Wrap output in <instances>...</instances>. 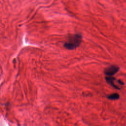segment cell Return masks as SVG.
<instances>
[{
	"instance_id": "obj_2",
	"label": "cell",
	"mask_w": 126,
	"mask_h": 126,
	"mask_svg": "<svg viewBox=\"0 0 126 126\" xmlns=\"http://www.w3.org/2000/svg\"><path fill=\"white\" fill-rule=\"evenodd\" d=\"M119 69V68L117 65H111L106 68L104 69V73L107 76H112L117 73Z\"/></svg>"
},
{
	"instance_id": "obj_3",
	"label": "cell",
	"mask_w": 126,
	"mask_h": 126,
	"mask_svg": "<svg viewBox=\"0 0 126 126\" xmlns=\"http://www.w3.org/2000/svg\"><path fill=\"white\" fill-rule=\"evenodd\" d=\"M105 79L107 82V83L109 84L110 85H111L112 87H114L116 89H119V88L114 83V82L115 80V79L114 77H112L111 76H108L105 77Z\"/></svg>"
},
{
	"instance_id": "obj_4",
	"label": "cell",
	"mask_w": 126,
	"mask_h": 126,
	"mask_svg": "<svg viewBox=\"0 0 126 126\" xmlns=\"http://www.w3.org/2000/svg\"><path fill=\"white\" fill-rule=\"evenodd\" d=\"M108 98L111 100H116V99H118L119 98L120 96L118 94H111L109 95L108 96Z\"/></svg>"
},
{
	"instance_id": "obj_1",
	"label": "cell",
	"mask_w": 126,
	"mask_h": 126,
	"mask_svg": "<svg viewBox=\"0 0 126 126\" xmlns=\"http://www.w3.org/2000/svg\"><path fill=\"white\" fill-rule=\"evenodd\" d=\"M82 41V36L80 34H76L68 37L67 41L64 44V47L68 50H73L79 46Z\"/></svg>"
}]
</instances>
